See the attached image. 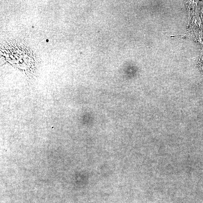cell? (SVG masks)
Returning a JSON list of instances; mask_svg holds the SVG:
<instances>
[{
    "instance_id": "6da1fadb",
    "label": "cell",
    "mask_w": 203,
    "mask_h": 203,
    "mask_svg": "<svg viewBox=\"0 0 203 203\" xmlns=\"http://www.w3.org/2000/svg\"><path fill=\"white\" fill-rule=\"evenodd\" d=\"M46 42H48V41H49V40H48V39L46 40Z\"/></svg>"
}]
</instances>
